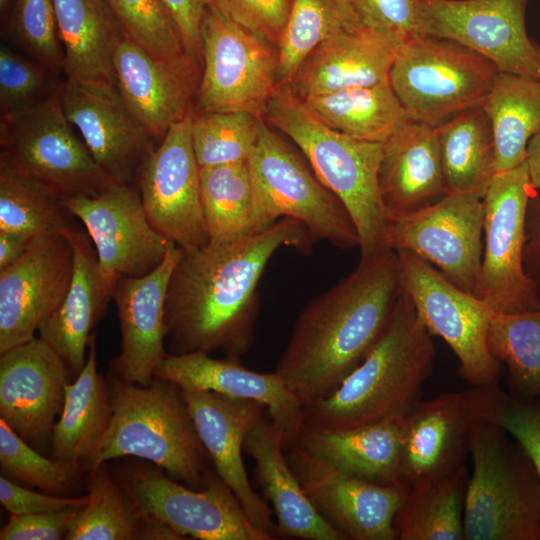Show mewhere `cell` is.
<instances>
[{
	"mask_svg": "<svg viewBox=\"0 0 540 540\" xmlns=\"http://www.w3.org/2000/svg\"><path fill=\"white\" fill-rule=\"evenodd\" d=\"M498 423L523 448L540 480V399L509 398Z\"/></svg>",
	"mask_w": 540,
	"mask_h": 540,
	"instance_id": "f907efd6",
	"label": "cell"
},
{
	"mask_svg": "<svg viewBox=\"0 0 540 540\" xmlns=\"http://www.w3.org/2000/svg\"><path fill=\"white\" fill-rule=\"evenodd\" d=\"M284 450L281 433L264 417L246 435L244 451L255 461L259 482L276 514L277 536L347 540L308 498Z\"/></svg>",
	"mask_w": 540,
	"mask_h": 540,
	"instance_id": "f546056e",
	"label": "cell"
},
{
	"mask_svg": "<svg viewBox=\"0 0 540 540\" xmlns=\"http://www.w3.org/2000/svg\"><path fill=\"white\" fill-rule=\"evenodd\" d=\"M9 0H0V8L3 10V8L7 5Z\"/></svg>",
	"mask_w": 540,
	"mask_h": 540,
	"instance_id": "91938a15",
	"label": "cell"
},
{
	"mask_svg": "<svg viewBox=\"0 0 540 540\" xmlns=\"http://www.w3.org/2000/svg\"><path fill=\"white\" fill-rule=\"evenodd\" d=\"M432 335L403 289L366 358L331 394L303 406L304 426L350 428L405 417L434 367Z\"/></svg>",
	"mask_w": 540,
	"mask_h": 540,
	"instance_id": "3957f363",
	"label": "cell"
},
{
	"mask_svg": "<svg viewBox=\"0 0 540 540\" xmlns=\"http://www.w3.org/2000/svg\"><path fill=\"white\" fill-rule=\"evenodd\" d=\"M248 164L254 233L292 218L305 226L313 241L342 249L359 247L357 229L342 202L263 120Z\"/></svg>",
	"mask_w": 540,
	"mask_h": 540,
	"instance_id": "52a82bcc",
	"label": "cell"
},
{
	"mask_svg": "<svg viewBox=\"0 0 540 540\" xmlns=\"http://www.w3.org/2000/svg\"><path fill=\"white\" fill-rule=\"evenodd\" d=\"M262 117L248 112L191 115V138L200 167L247 162L257 144Z\"/></svg>",
	"mask_w": 540,
	"mask_h": 540,
	"instance_id": "7bdbcfd3",
	"label": "cell"
},
{
	"mask_svg": "<svg viewBox=\"0 0 540 540\" xmlns=\"http://www.w3.org/2000/svg\"><path fill=\"white\" fill-rule=\"evenodd\" d=\"M66 80L117 91L113 57L125 33L107 0H53Z\"/></svg>",
	"mask_w": 540,
	"mask_h": 540,
	"instance_id": "1f68e13d",
	"label": "cell"
},
{
	"mask_svg": "<svg viewBox=\"0 0 540 540\" xmlns=\"http://www.w3.org/2000/svg\"><path fill=\"white\" fill-rule=\"evenodd\" d=\"M112 417L108 381L97 370L93 332L86 363L73 383L65 386V399L53 429L51 457L90 469Z\"/></svg>",
	"mask_w": 540,
	"mask_h": 540,
	"instance_id": "d6a6232c",
	"label": "cell"
},
{
	"mask_svg": "<svg viewBox=\"0 0 540 540\" xmlns=\"http://www.w3.org/2000/svg\"><path fill=\"white\" fill-rule=\"evenodd\" d=\"M182 393L215 471L233 491L251 522L276 539L277 525L271 510L254 491L242 458L246 435L264 417L266 408L211 391Z\"/></svg>",
	"mask_w": 540,
	"mask_h": 540,
	"instance_id": "cb8c5ba5",
	"label": "cell"
},
{
	"mask_svg": "<svg viewBox=\"0 0 540 540\" xmlns=\"http://www.w3.org/2000/svg\"><path fill=\"white\" fill-rule=\"evenodd\" d=\"M70 375L39 336L0 353V419L41 453L51 448Z\"/></svg>",
	"mask_w": 540,
	"mask_h": 540,
	"instance_id": "44dd1931",
	"label": "cell"
},
{
	"mask_svg": "<svg viewBox=\"0 0 540 540\" xmlns=\"http://www.w3.org/2000/svg\"><path fill=\"white\" fill-rule=\"evenodd\" d=\"M403 435L404 417L350 428L303 426L296 442L350 476L403 488Z\"/></svg>",
	"mask_w": 540,
	"mask_h": 540,
	"instance_id": "4dcf8cb0",
	"label": "cell"
},
{
	"mask_svg": "<svg viewBox=\"0 0 540 540\" xmlns=\"http://www.w3.org/2000/svg\"><path fill=\"white\" fill-rule=\"evenodd\" d=\"M65 115L96 163L118 184H135L155 148L153 138L117 91L87 88L65 79L59 88Z\"/></svg>",
	"mask_w": 540,
	"mask_h": 540,
	"instance_id": "603a6c76",
	"label": "cell"
},
{
	"mask_svg": "<svg viewBox=\"0 0 540 540\" xmlns=\"http://www.w3.org/2000/svg\"><path fill=\"white\" fill-rule=\"evenodd\" d=\"M81 509V508H80ZM79 509L55 513L27 515L10 514L0 531L1 540H59L65 539Z\"/></svg>",
	"mask_w": 540,
	"mask_h": 540,
	"instance_id": "f5cc1de1",
	"label": "cell"
},
{
	"mask_svg": "<svg viewBox=\"0 0 540 540\" xmlns=\"http://www.w3.org/2000/svg\"><path fill=\"white\" fill-rule=\"evenodd\" d=\"M1 475L41 492L65 496L77 489L83 468L48 458L0 419Z\"/></svg>",
	"mask_w": 540,
	"mask_h": 540,
	"instance_id": "ee69618b",
	"label": "cell"
},
{
	"mask_svg": "<svg viewBox=\"0 0 540 540\" xmlns=\"http://www.w3.org/2000/svg\"><path fill=\"white\" fill-rule=\"evenodd\" d=\"M154 377L172 382L181 390L211 391L263 405L285 448L297 441L304 426L302 403L276 371L256 372L236 358L214 359L203 352L167 353L155 368Z\"/></svg>",
	"mask_w": 540,
	"mask_h": 540,
	"instance_id": "484cf974",
	"label": "cell"
},
{
	"mask_svg": "<svg viewBox=\"0 0 540 540\" xmlns=\"http://www.w3.org/2000/svg\"><path fill=\"white\" fill-rule=\"evenodd\" d=\"M465 465L411 486L394 518L398 540H464Z\"/></svg>",
	"mask_w": 540,
	"mask_h": 540,
	"instance_id": "e575fe53",
	"label": "cell"
},
{
	"mask_svg": "<svg viewBox=\"0 0 540 540\" xmlns=\"http://www.w3.org/2000/svg\"><path fill=\"white\" fill-rule=\"evenodd\" d=\"M498 72L489 59L456 41L419 34L401 45L389 82L409 118L436 127L483 106Z\"/></svg>",
	"mask_w": 540,
	"mask_h": 540,
	"instance_id": "9c48e42d",
	"label": "cell"
},
{
	"mask_svg": "<svg viewBox=\"0 0 540 540\" xmlns=\"http://www.w3.org/2000/svg\"><path fill=\"white\" fill-rule=\"evenodd\" d=\"M113 68L118 94L154 140L193 113L199 69L186 56L156 58L125 35Z\"/></svg>",
	"mask_w": 540,
	"mask_h": 540,
	"instance_id": "7402d4cb",
	"label": "cell"
},
{
	"mask_svg": "<svg viewBox=\"0 0 540 540\" xmlns=\"http://www.w3.org/2000/svg\"><path fill=\"white\" fill-rule=\"evenodd\" d=\"M61 200L83 223L99 266L111 280L146 275L164 260L170 241L151 224L136 184H116L96 196Z\"/></svg>",
	"mask_w": 540,
	"mask_h": 540,
	"instance_id": "ac0fdd59",
	"label": "cell"
},
{
	"mask_svg": "<svg viewBox=\"0 0 540 540\" xmlns=\"http://www.w3.org/2000/svg\"><path fill=\"white\" fill-rule=\"evenodd\" d=\"M68 235L34 239L25 255L0 271V353L33 339L63 301L72 279Z\"/></svg>",
	"mask_w": 540,
	"mask_h": 540,
	"instance_id": "ffe728a7",
	"label": "cell"
},
{
	"mask_svg": "<svg viewBox=\"0 0 540 540\" xmlns=\"http://www.w3.org/2000/svg\"><path fill=\"white\" fill-rule=\"evenodd\" d=\"M55 72L7 44L0 47V111L8 115L26 110L57 94L61 82Z\"/></svg>",
	"mask_w": 540,
	"mask_h": 540,
	"instance_id": "7dc6e473",
	"label": "cell"
},
{
	"mask_svg": "<svg viewBox=\"0 0 540 540\" xmlns=\"http://www.w3.org/2000/svg\"><path fill=\"white\" fill-rule=\"evenodd\" d=\"M535 47H536V53H537V57H538L539 65H540V45L538 43H535Z\"/></svg>",
	"mask_w": 540,
	"mask_h": 540,
	"instance_id": "680465c9",
	"label": "cell"
},
{
	"mask_svg": "<svg viewBox=\"0 0 540 540\" xmlns=\"http://www.w3.org/2000/svg\"><path fill=\"white\" fill-rule=\"evenodd\" d=\"M264 116L301 149L319 181L347 209L357 229L360 259L388 251V216L378 184L383 143L328 127L286 85L277 87Z\"/></svg>",
	"mask_w": 540,
	"mask_h": 540,
	"instance_id": "277c9868",
	"label": "cell"
},
{
	"mask_svg": "<svg viewBox=\"0 0 540 540\" xmlns=\"http://www.w3.org/2000/svg\"><path fill=\"white\" fill-rule=\"evenodd\" d=\"M396 252L403 289L429 333L442 338L456 355L459 376L471 386L499 383L505 369L487 342L493 311L427 261L408 251Z\"/></svg>",
	"mask_w": 540,
	"mask_h": 540,
	"instance_id": "4fadbf2b",
	"label": "cell"
},
{
	"mask_svg": "<svg viewBox=\"0 0 540 540\" xmlns=\"http://www.w3.org/2000/svg\"><path fill=\"white\" fill-rule=\"evenodd\" d=\"M312 243L303 224L282 218L235 242L182 250L165 303L171 354H245L254 341L257 288L270 259L282 247L309 252Z\"/></svg>",
	"mask_w": 540,
	"mask_h": 540,
	"instance_id": "6da1fadb",
	"label": "cell"
},
{
	"mask_svg": "<svg viewBox=\"0 0 540 540\" xmlns=\"http://www.w3.org/2000/svg\"><path fill=\"white\" fill-rule=\"evenodd\" d=\"M203 72L193 114L248 112L258 117L278 87L277 48L208 4L200 25Z\"/></svg>",
	"mask_w": 540,
	"mask_h": 540,
	"instance_id": "30bf717a",
	"label": "cell"
},
{
	"mask_svg": "<svg viewBox=\"0 0 540 540\" xmlns=\"http://www.w3.org/2000/svg\"><path fill=\"white\" fill-rule=\"evenodd\" d=\"M68 237L74 254L70 286L38 334L66 362L71 375L77 376L87 360L92 330L113 299L117 282L102 272L87 232L75 227Z\"/></svg>",
	"mask_w": 540,
	"mask_h": 540,
	"instance_id": "83f0119b",
	"label": "cell"
},
{
	"mask_svg": "<svg viewBox=\"0 0 540 540\" xmlns=\"http://www.w3.org/2000/svg\"><path fill=\"white\" fill-rule=\"evenodd\" d=\"M192 115V114H191ZM191 115L173 125L143 163L136 179L154 228L183 251L209 244L200 191V166Z\"/></svg>",
	"mask_w": 540,
	"mask_h": 540,
	"instance_id": "2e32d148",
	"label": "cell"
},
{
	"mask_svg": "<svg viewBox=\"0 0 540 540\" xmlns=\"http://www.w3.org/2000/svg\"><path fill=\"white\" fill-rule=\"evenodd\" d=\"M360 22L404 40L421 34L419 0H348Z\"/></svg>",
	"mask_w": 540,
	"mask_h": 540,
	"instance_id": "681fc988",
	"label": "cell"
},
{
	"mask_svg": "<svg viewBox=\"0 0 540 540\" xmlns=\"http://www.w3.org/2000/svg\"><path fill=\"white\" fill-rule=\"evenodd\" d=\"M388 217L417 212L447 194L434 126L407 118L383 143L378 171Z\"/></svg>",
	"mask_w": 540,
	"mask_h": 540,
	"instance_id": "f1b7e54d",
	"label": "cell"
},
{
	"mask_svg": "<svg viewBox=\"0 0 540 540\" xmlns=\"http://www.w3.org/2000/svg\"><path fill=\"white\" fill-rule=\"evenodd\" d=\"M529 0H419L420 32L456 41L499 72L540 79L535 42L527 34Z\"/></svg>",
	"mask_w": 540,
	"mask_h": 540,
	"instance_id": "e0dca14e",
	"label": "cell"
},
{
	"mask_svg": "<svg viewBox=\"0 0 540 540\" xmlns=\"http://www.w3.org/2000/svg\"><path fill=\"white\" fill-rule=\"evenodd\" d=\"M496 421L480 423L464 503V540H540V480L523 448Z\"/></svg>",
	"mask_w": 540,
	"mask_h": 540,
	"instance_id": "8992f818",
	"label": "cell"
},
{
	"mask_svg": "<svg viewBox=\"0 0 540 540\" xmlns=\"http://www.w3.org/2000/svg\"><path fill=\"white\" fill-rule=\"evenodd\" d=\"M182 249L169 242L162 263L140 277H121L113 299L121 332V350L111 363L117 378L146 386L154 378V370L167 355L165 303L173 270Z\"/></svg>",
	"mask_w": 540,
	"mask_h": 540,
	"instance_id": "d4e9b609",
	"label": "cell"
},
{
	"mask_svg": "<svg viewBox=\"0 0 540 540\" xmlns=\"http://www.w3.org/2000/svg\"><path fill=\"white\" fill-rule=\"evenodd\" d=\"M88 496L67 497L34 491L7 477L0 476V502L12 515L55 513L68 509H80Z\"/></svg>",
	"mask_w": 540,
	"mask_h": 540,
	"instance_id": "816d5d0a",
	"label": "cell"
},
{
	"mask_svg": "<svg viewBox=\"0 0 540 540\" xmlns=\"http://www.w3.org/2000/svg\"><path fill=\"white\" fill-rule=\"evenodd\" d=\"M87 496L65 539H139L142 517L104 464L90 471Z\"/></svg>",
	"mask_w": 540,
	"mask_h": 540,
	"instance_id": "b9f144b4",
	"label": "cell"
},
{
	"mask_svg": "<svg viewBox=\"0 0 540 540\" xmlns=\"http://www.w3.org/2000/svg\"><path fill=\"white\" fill-rule=\"evenodd\" d=\"M532 187L526 161L494 176L483 197V256L475 296L495 313L540 309L523 268L525 214Z\"/></svg>",
	"mask_w": 540,
	"mask_h": 540,
	"instance_id": "5bb4252c",
	"label": "cell"
},
{
	"mask_svg": "<svg viewBox=\"0 0 540 540\" xmlns=\"http://www.w3.org/2000/svg\"><path fill=\"white\" fill-rule=\"evenodd\" d=\"M526 164L532 187L540 190V131L528 143Z\"/></svg>",
	"mask_w": 540,
	"mask_h": 540,
	"instance_id": "6f0895ef",
	"label": "cell"
},
{
	"mask_svg": "<svg viewBox=\"0 0 540 540\" xmlns=\"http://www.w3.org/2000/svg\"><path fill=\"white\" fill-rule=\"evenodd\" d=\"M403 290L396 251L367 259L297 317L275 371L302 405L334 392L380 339Z\"/></svg>",
	"mask_w": 540,
	"mask_h": 540,
	"instance_id": "7a4b0ae2",
	"label": "cell"
},
{
	"mask_svg": "<svg viewBox=\"0 0 540 540\" xmlns=\"http://www.w3.org/2000/svg\"><path fill=\"white\" fill-rule=\"evenodd\" d=\"M179 33L189 61L198 69L202 65L200 25L210 0H162Z\"/></svg>",
	"mask_w": 540,
	"mask_h": 540,
	"instance_id": "db71d44e",
	"label": "cell"
},
{
	"mask_svg": "<svg viewBox=\"0 0 540 540\" xmlns=\"http://www.w3.org/2000/svg\"><path fill=\"white\" fill-rule=\"evenodd\" d=\"M301 100L328 127L365 141L384 143L408 118L390 82Z\"/></svg>",
	"mask_w": 540,
	"mask_h": 540,
	"instance_id": "8d00e7d4",
	"label": "cell"
},
{
	"mask_svg": "<svg viewBox=\"0 0 540 540\" xmlns=\"http://www.w3.org/2000/svg\"><path fill=\"white\" fill-rule=\"evenodd\" d=\"M523 268L540 297V190L530 196L526 208Z\"/></svg>",
	"mask_w": 540,
	"mask_h": 540,
	"instance_id": "11a10c76",
	"label": "cell"
},
{
	"mask_svg": "<svg viewBox=\"0 0 540 540\" xmlns=\"http://www.w3.org/2000/svg\"><path fill=\"white\" fill-rule=\"evenodd\" d=\"M482 107L491 124L497 172L524 163L528 143L540 131V79L498 72Z\"/></svg>",
	"mask_w": 540,
	"mask_h": 540,
	"instance_id": "d590c367",
	"label": "cell"
},
{
	"mask_svg": "<svg viewBox=\"0 0 540 540\" xmlns=\"http://www.w3.org/2000/svg\"><path fill=\"white\" fill-rule=\"evenodd\" d=\"M35 238L24 234L0 231V271L21 259Z\"/></svg>",
	"mask_w": 540,
	"mask_h": 540,
	"instance_id": "9f6ffc18",
	"label": "cell"
},
{
	"mask_svg": "<svg viewBox=\"0 0 540 540\" xmlns=\"http://www.w3.org/2000/svg\"><path fill=\"white\" fill-rule=\"evenodd\" d=\"M107 1L125 35L152 56L166 60L186 56L176 25L162 0Z\"/></svg>",
	"mask_w": 540,
	"mask_h": 540,
	"instance_id": "f6af8a7d",
	"label": "cell"
},
{
	"mask_svg": "<svg viewBox=\"0 0 540 540\" xmlns=\"http://www.w3.org/2000/svg\"><path fill=\"white\" fill-rule=\"evenodd\" d=\"M286 459L318 511L347 539L396 540L394 518L407 490L350 476L298 442Z\"/></svg>",
	"mask_w": 540,
	"mask_h": 540,
	"instance_id": "d6986e66",
	"label": "cell"
},
{
	"mask_svg": "<svg viewBox=\"0 0 540 540\" xmlns=\"http://www.w3.org/2000/svg\"><path fill=\"white\" fill-rule=\"evenodd\" d=\"M435 130L447 193L483 199L497 173L494 138L483 107L456 113Z\"/></svg>",
	"mask_w": 540,
	"mask_h": 540,
	"instance_id": "836d02e7",
	"label": "cell"
},
{
	"mask_svg": "<svg viewBox=\"0 0 540 540\" xmlns=\"http://www.w3.org/2000/svg\"><path fill=\"white\" fill-rule=\"evenodd\" d=\"M161 470L155 465L134 466L118 475V483L140 516L166 524L183 539H275L251 522L216 471H210L204 487L195 490Z\"/></svg>",
	"mask_w": 540,
	"mask_h": 540,
	"instance_id": "7c38bea8",
	"label": "cell"
},
{
	"mask_svg": "<svg viewBox=\"0 0 540 540\" xmlns=\"http://www.w3.org/2000/svg\"><path fill=\"white\" fill-rule=\"evenodd\" d=\"M107 381L112 417L89 472L106 461L133 456L193 488H203L210 472L209 456L181 388L158 377L146 386L113 374Z\"/></svg>",
	"mask_w": 540,
	"mask_h": 540,
	"instance_id": "5b68a950",
	"label": "cell"
},
{
	"mask_svg": "<svg viewBox=\"0 0 540 540\" xmlns=\"http://www.w3.org/2000/svg\"><path fill=\"white\" fill-rule=\"evenodd\" d=\"M61 197L32 179L0 170V231L68 235L76 226Z\"/></svg>",
	"mask_w": 540,
	"mask_h": 540,
	"instance_id": "60d3db41",
	"label": "cell"
},
{
	"mask_svg": "<svg viewBox=\"0 0 540 540\" xmlns=\"http://www.w3.org/2000/svg\"><path fill=\"white\" fill-rule=\"evenodd\" d=\"M200 191L210 244L231 243L255 234L248 161L200 167Z\"/></svg>",
	"mask_w": 540,
	"mask_h": 540,
	"instance_id": "74e56055",
	"label": "cell"
},
{
	"mask_svg": "<svg viewBox=\"0 0 540 540\" xmlns=\"http://www.w3.org/2000/svg\"><path fill=\"white\" fill-rule=\"evenodd\" d=\"M7 31L30 58L63 73L65 58L53 0H14Z\"/></svg>",
	"mask_w": 540,
	"mask_h": 540,
	"instance_id": "bcb514c9",
	"label": "cell"
},
{
	"mask_svg": "<svg viewBox=\"0 0 540 540\" xmlns=\"http://www.w3.org/2000/svg\"><path fill=\"white\" fill-rule=\"evenodd\" d=\"M0 170L41 183L58 196H96L116 183L73 130L59 92L0 117Z\"/></svg>",
	"mask_w": 540,
	"mask_h": 540,
	"instance_id": "ba28073f",
	"label": "cell"
},
{
	"mask_svg": "<svg viewBox=\"0 0 540 540\" xmlns=\"http://www.w3.org/2000/svg\"><path fill=\"white\" fill-rule=\"evenodd\" d=\"M482 199L447 193L417 212L388 217L389 250L408 251L475 295L483 256Z\"/></svg>",
	"mask_w": 540,
	"mask_h": 540,
	"instance_id": "9a60e30c",
	"label": "cell"
},
{
	"mask_svg": "<svg viewBox=\"0 0 540 540\" xmlns=\"http://www.w3.org/2000/svg\"><path fill=\"white\" fill-rule=\"evenodd\" d=\"M361 24L348 0H293L277 46L278 86L289 83L299 65L323 40Z\"/></svg>",
	"mask_w": 540,
	"mask_h": 540,
	"instance_id": "ab89813d",
	"label": "cell"
},
{
	"mask_svg": "<svg viewBox=\"0 0 540 540\" xmlns=\"http://www.w3.org/2000/svg\"><path fill=\"white\" fill-rule=\"evenodd\" d=\"M293 0H210L224 16L277 48Z\"/></svg>",
	"mask_w": 540,
	"mask_h": 540,
	"instance_id": "c3c4849f",
	"label": "cell"
},
{
	"mask_svg": "<svg viewBox=\"0 0 540 540\" xmlns=\"http://www.w3.org/2000/svg\"><path fill=\"white\" fill-rule=\"evenodd\" d=\"M508 398L499 383H493L421 400L404 417L403 488L465 465L475 428L485 421L498 422Z\"/></svg>",
	"mask_w": 540,
	"mask_h": 540,
	"instance_id": "8fae6325",
	"label": "cell"
},
{
	"mask_svg": "<svg viewBox=\"0 0 540 540\" xmlns=\"http://www.w3.org/2000/svg\"><path fill=\"white\" fill-rule=\"evenodd\" d=\"M405 40L365 25L342 29L318 44L286 86L298 98L389 82Z\"/></svg>",
	"mask_w": 540,
	"mask_h": 540,
	"instance_id": "4316f807",
	"label": "cell"
},
{
	"mask_svg": "<svg viewBox=\"0 0 540 540\" xmlns=\"http://www.w3.org/2000/svg\"><path fill=\"white\" fill-rule=\"evenodd\" d=\"M487 342L505 369L507 393L520 400L540 399V309L493 312Z\"/></svg>",
	"mask_w": 540,
	"mask_h": 540,
	"instance_id": "f35d334b",
	"label": "cell"
}]
</instances>
